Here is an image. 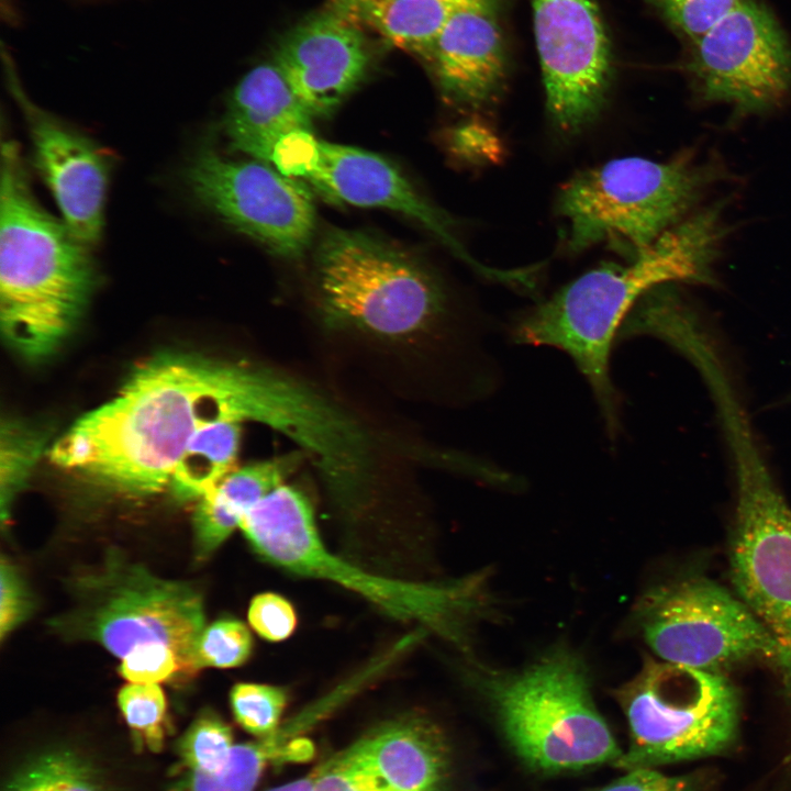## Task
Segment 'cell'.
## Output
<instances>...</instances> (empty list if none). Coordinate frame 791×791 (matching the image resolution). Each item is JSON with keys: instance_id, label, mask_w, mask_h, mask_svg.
I'll return each instance as SVG.
<instances>
[{"instance_id": "cell-40", "label": "cell", "mask_w": 791, "mask_h": 791, "mask_svg": "<svg viewBox=\"0 0 791 791\" xmlns=\"http://www.w3.org/2000/svg\"><path fill=\"white\" fill-rule=\"evenodd\" d=\"M380 1H388V0H369V1H367L366 3L361 4L360 7H363V5H365V4H368V3L380 2ZM360 7H358V8H360ZM358 8H357V9H358ZM357 9H356V10H357ZM356 10H355V11H356ZM355 11H354V12H355ZM354 12H353V13H354ZM353 13H352V14H353ZM352 14H350V15H352ZM350 15H349V16H350ZM349 16H348V18H349Z\"/></svg>"}, {"instance_id": "cell-4", "label": "cell", "mask_w": 791, "mask_h": 791, "mask_svg": "<svg viewBox=\"0 0 791 791\" xmlns=\"http://www.w3.org/2000/svg\"><path fill=\"white\" fill-rule=\"evenodd\" d=\"M239 528L272 565L348 589L388 615L421 624L461 648L469 622L488 608L483 572L446 582L410 581L378 575L334 554L319 534L310 501L289 484L263 498Z\"/></svg>"}, {"instance_id": "cell-24", "label": "cell", "mask_w": 791, "mask_h": 791, "mask_svg": "<svg viewBox=\"0 0 791 791\" xmlns=\"http://www.w3.org/2000/svg\"><path fill=\"white\" fill-rule=\"evenodd\" d=\"M308 726L302 716L253 743L234 745L225 766L215 773L188 770L169 791H253L265 767L275 758L296 756L288 739Z\"/></svg>"}, {"instance_id": "cell-5", "label": "cell", "mask_w": 791, "mask_h": 791, "mask_svg": "<svg viewBox=\"0 0 791 791\" xmlns=\"http://www.w3.org/2000/svg\"><path fill=\"white\" fill-rule=\"evenodd\" d=\"M723 176L716 163L693 151L667 161L622 157L583 170L557 197L565 246L579 253L605 243L633 259L684 220Z\"/></svg>"}, {"instance_id": "cell-22", "label": "cell", "mask_w": 791, "mask_h": 791, "mask_svg": "<svg viewBox=\"0 0 791 791\" xmlns=\"http://www.w3.org/2000/svg\"><path fill=\"white\" fill-rule=\"evenodd\" d=\"M470 0H388L365 4L349 19L365 22L390 44L425 59L449 19Z\"/></svg>"}, {"instance_id": "cell-10", "label": "cell", "mask_w": 791, "mask_h": 791, "mask_svg": "<svg viewBox=\"0 0 791 791\" xmlns=\"http://www.w3.org/2000/svg\"><path fill=\"white\" fill-rule=\"evenodd\" d=\"M631 743L625 770L723 755L737 739L740 700L724 673L649 660L617 692Z\"/></svg>"}, {"instance_id": "cell-27", "label": "cell", "mask_w": 791, "mask_h": 791, "mask_svg": "<svg viewBox=\"0 0 791 791\" xmlns=\"http://www.w3.org/2000/svg\"><path fill=\"white\" fill-rule=\"evenodd\" d=\"M1 442V510L4 522L14 494L26 480L44 439L32 427L18 421H7L2 422Z\"/></svg>"}, {"instance_id": "cell-19", "label": "cell", "mask_w": 791, "mask_h": 791, "mask_svg": "<svg viewBox=\"0 0 791 791\" xmlns=\"http://www.w3.org/2000/svg\"><path fill=\"white\" fill-rule=\"evenodd\" d=\"M298 130L312 131V116L276 64L263 63L246 73L232 90L223 118L230 145L270 164L276 143Z\"/></svg>"}, {"instance_id": "cell-26", "label": "cell", "mask_w": 791, "mask_h": 791, "mask_svg": "<svg viewBox=\"0 0 791 791\" xmlns=\"http://www.w3.org/2000/svg\"><path fill=\"white\" fill-rule=\"evenodd\" d=\"M231 727L213 712L201 713L178 743V754L190 771L215 773L233 749Z\"/></svg>"}, {"instance_id": "cell-12", "label": "cell", "mask_w": 791, "mask_h": 791, "mask_svg": "<svg viewBox=\"0 0 791 791\" xmlns=\"http://www.w3.org/2000/svg\"><path fill=\"white\" fill-rule=\"evenodd\" d=\"M683 69L698 100L759 114L791 92V45L762 1L740 0L688 44Z\"/></svg>"}, {"instance_id": "cell-30", "label": "cell", "mask_w": 791, "mask_h": 791, "mask_svg": "<svg viewBox=\"0 0 791 791\" xmlns=\"http://www.w3.org/2000/svg\"><path fill=\"white\" fill-rule=\"evenodd\" d=\"M119 708L129 726L149 747L158 749L164 737L167 702L158 683H129L118 694Z\"/></svg>"}, {"instance_id": "cell-35", "label": "cell", "mask_w": 791, "mask_h": 791, "mask_svg": "<svg viewBox=\"0 0 791 791\" xmlns=\"http://www.w3.org/2000/svg\"><path fill=\"white\" fill-rule=\"evenodd\" d=\"M703 773L667 776L655 768H634L600 791H712Z\"/></svg>"}, {"instance_id": "cell-1", "label": "cell", "mask_w": 791, "mask_h": 791, "mask_svg": "<svg viewBox=\"0 0 791 791\" xmlns=\"http://www.w3.org/2000/svg\"><path fill=\"white\" fill-rule=\"evenodd\" d=\"M286 398L278 370L194 354H157L131 372L116 397L81 416L49 457L122 493H155L169 486L202 426L218 421L275 426Z\"/></svg>"}, {"instance_id": "cell-16", "label": "cell", "mask_w": 791, "mask_h": 791, "mask_svg": "<svg viewBox=\"0 0 791 791\" xmlns=\"http://www.w3.org/2000/svg\"><path fill=\"white\" fill-rule=\"evenodd\" d=\"M308 180L332 201L385 208L412 218L487 278L506 283L515 278L513 270L493 269L472 259L453 234L449 220L377 154L321 141L319 166Z\"/></svg>"}, {"instance_id": "cell-32", "label": "cell", "mask_w": 791, "mask_h": 791, "mask_svg": "<svg viewBox=\"0 0 791 791\" xmlns=\"http://www.w3.org/2000/svg\"><path fill=\"white\" fill-rule=\"evenodd\" d=\"M120 675L130 683H159L185 675L176 653L165 645H146L121 659Z\"/></svg>"}, {"instance_id": "cell-36", "label": "cell", "mask_w": 791, "mask_h": 791, "mask_svg": "<svg viewBox=\"0 0 791 791\" xmlns=\"http://www.w3.org/2000/svg\"><path fill=\"white\" fill-rule=\"evenodd\" d=\"M313 791H393L376 776L349 760L344 753L314 773Z\"/></svg>"}, {"instance_id": "cell-11", "label": "cell", "mask_w": 791, "mask_h": 791, "mask_svg": "<svg viewBox=\"0 0 791 791\" xmlns=\"http://www.w3.org/2000/svg\"><path fill=\"white\" fill-rule=\"evenodd\" d=\"M643 636L660 660L712 672L755 659L780 673L781 650L736 594L703 576L650 589L637 605Z\"/></svg>"}, {"instance_id": "cell-39", "label": "cell", "mask_w": 791, "mask_h": 791, "mask_svg": "<svg viewBox=\"0 0 791 791\" xmlns=\"http://www.w3.org/2000/svg\"><path fill=\"white\" fill-rule=\"evenodd\" d=\"M314 773L312 776L289 782L268 791H313Z\"/></svg>"}, {"instance_id": "cell-13", "label": "cell", "mask_w": 791, "mask_h": 791, "mask_svg": "<svg viewBox=\"0 0 791 791\" xmlns=\"http://www.w3.org/2000/svg\"><path fill=\"white\" fill-rule=\"evenodd\" d=\"M186 181L202 205L272 254L297 259L311 245L312 196L271 164L230 159L208 146L189 164Z\"/></svg>"}, {"instance_id": "cell-14", "label": "cell", "mask_w": 791, "mask_h": 791, "mask_svg": "<svg viewBox=\"0 0 791 791\" xmlns=\"http://www.w3.org/2000/svg\"><path fill=\"white\" fill-rule=\"evenodd\" d=\"M549 116L577 133L602 110L612 75L610 42L594 0H531Z\"/></svg>"}, {"instance_id": "cell-18", "label": "cell", "mask_w": 791, "mask_h": 791, "mask_svg": "<svg viewBox=\"0 0 791 791\" xmlns=\"http://www.w3.org/2000/svg\"><path fill=\"white\" fill-rule=\"evenodd\" d=\"M504 0H470L446 23L426 60L443 98L479 109L499 94L506 71Z\"/></svg>"}, {"instance_id": "cell-29", "label": "cell", "mask_w": 791, "mask_h": 791, "mask_svg": "<svg viewBox=\"0 0 791 791\" xmlns=\"http://www.w3.org/2000/svg\"><path fill=\"white\" fill-rule=\"evenodd\" d=\"M230 703L235 720L244 729L265 737L278 729L287 695L275 686L241 682L232 688Z\"/></svg>"}, {"instance_id": "cell-20", "label": "cell", "mask_w": 791, "mask_h": 791, "mask_svg": "<svg viewBox=\"0 0 791 791\" xmlns=\"http://www.w3.org/2000/svg\"><path fill=\"white\" fill-rule=\"evenodd\" d=\"M343 753L393 791H438L446 770L444 739L421 718L388 723Z\"/></svg>"}, {"instance_id": "cell-15", "label": "cell", "mask_w": 791, "mask_h": 791, "mask_svg": "<svg viewBox=\"0 0 791 791\" xmlns=\"http://www.w3.org/2000/svg\"><path fill=\"white\" fill-rule=\"evenodd\" d=\"M369 60L357 22L327 9L290 30L274 63L310 115L325 118L360 83Z\"/></svg>"}, {"instance_id": "cell-6", "label": "cell", "mask_w": 791, "mask_h": 791, "mask_svg": "<svg viewBox=\"0 0 791 791\" xmlns=\"http://www.w3.org/2000/svg\"><path fill=\"white\" fill-rule=\"evenodd\" d=\"M324 323L387 342L431 334L446 312L437 278L415 257L374 234L332 229L314 258Z\"/></svg>"}, {"instance_id": "cell-3", "label": "cell", "mask_w": 791, "mask_h": 791, "mask_svg": "<svg viewBox=\"0 0 791 791\" xmlns=\"http://www.w3.org/2000/svg\"><path fill=\"white\" fill-rule=\"evenodd\" d=\"M89 247L40 205L16 144L3 143L0 324L22 357H48L76 326L97 285Z\"/></svg>"}, {"instance_id": "cell-23", "label": "cell", "mask_w": 791, "mask_h": 791, "mask_svg": "<svg viewBox=\"0 0 791 791\" xmlns=\"http://www.w3.org/2000/svg\"><path fill=\"white\" fill-rule=\"evenodd\" d=\"M241 441V423L218 421L202 426L178 460L169 486L182 500L201 498L233 471Z\"/></svg>"}, {"instance_id": "cell-28", "label": "cell", "mask_w": 791, "mask_h": 791, "mask_svg": "<svg viewBox=\"0 0 791 791\" xmlns=\"http://www.w3.org/2000/svg\"><path fill=\"white\" fill-rule=\"evenodd\" d=\"M253 650L249 630L239 620L222 617L201 632L193 650V668H233L244 664Z\"/></svg>"}, {"instance_id": "cell-2", "label": "cell", "mask_w": 791, "mask_h": 791, "mask_svg": "<svg viewBox=\"0 0 791 791\" xmlns=\"http://www.w3.org/2000/svg\"><path fill=\"white\" fill-rule=\"evenodd\" d=\"M723 203L704 208L666 231L625 265H603L515 317L517 344L552 346L568 354L587 379L610 438L620 431V397L610 355L620 330L649 290L677 281L711 283L712 265L727 232Z\"/></svg>"}, {"instance_id": "cell-8", "label": "cell", "mask_w": 791, "mask_h": 791, "mask_svg": "<svg viewBox=\"0 0 791 791\" xmlns=\"http://www.w3.org/2000/svg\"><path fill=\"white\" fill-rule=\"evenodd\" d=\"M720 425L735 479L729 575L735 593L778 644L780 677L791 702V506L759 447L746 412Z\"/></svg>"}, {"instance_id": "cell-17", "label": "cell", "mask_w": 791, "mask_h": 791, "mask_svg": "<svg viewBox=\"0 0 791 791\" xmlns=\"http://www.w3.org/2000/svg\"><path fill=\"white\" fill-rule=\"evenodd\" d=\"M34 161L68 229L85 244L101 237L111 164L87 136L27 107Z\"/></svg>"}, {"instance_id": "cell-21", "label": "cell", "mask_w": 791, "mask_h": 791, "mask_svg": "<svg viewBox=\"0 0 791 791\" xmlns=\"http://www.w3.org/2000/svg\"><path fill=\"white\" fill-rule=\"evenodd\" d=\"M301 456L292 453L234 469L203 494L192 517L198 558L212 554L263 498L285 483Z\"/></svg>"}, {"instance_id": "cell-7", "label": "cell", "mask_w": 791, "mask_h": 791, "mask_svg": "<svg viewBox=\"0 0 791 791\" xmlns=\"http://www.w3.org/2000/svg\"><path fill=\"white\" fill-rule=\"evenodd\" d=\"M470 677L530 765L555 771L621 758L592 700L587 670L570 650L552 651L517 672L477 667Z\"/></svg>"}, {"instance_id": "cell-25", "label": "cell", "mask_w": 791, "mask_h": 791, "mask_svg": "<svg viewBox=\"0 0 791 791\" xmlns=\"http://www.w3.org/2000/svg\"><path fill=\"white\" fill-rule=\"evenodd\" d=\"M4 791H102L96 776L70 751L46 753L21 768Z\"/></svg>"}, {"instance_id": "cell-34", "label": "cell", "mask_w": 791, "mask_h": 791, "mask_svg": "<svg viewBox=\"0 0 791 791\" xmlns=\"http://www.w3.org/2000/svg\"><path fill=\"white\" fill-rule=\"evenodd\" d=\"M248 622L260 637L269 642H281L296 630L297 613L282 595L265 592L252 600Z\"/></svg>"}, {"instance_id": "cell-33", "label": "cell", "mask_w": 791, "mask_h": 791, "mask_svg": "<svg viewBox=\"0 0 791 791\" xmlns=\"http://www.w3.org/2000/svg\"><path fill=\"white\" fill-rule=\"evenodd\" d=\"M320 143L310 130L290 132L276 143L270 164L287 177L308 180L319 166Z\"/></svg>"}, {"instance_id": "cell-38", "label": "cell", "mask_w": 791, "mask_h": 791, "mask_svg": "<svg viewBox=\"0 0 791 791\" xmlns=\"http://www.w3.org/2000/svg\"><path fill=\"white\" fill-rule=\"evenodd\" d=\"M369 0H330L328 10L349 16L358 7Z\"/></svg>"}, {"instance_id": "cell-37", "label": "cell", "mask_w": 791, "mask_h": 791, "mask_svg": "<svg viewBox=\"0 0 791 791\" xmlns=\"http://www.w3.org/2000/svg\"><path fill=\"white\" fill-rule=\"evenodd\" d=\"M1 602H0V636L10 634L30 615L33 601L16 568L2 558L1 560Z\"/></svg>"}, {"instance_id": "cell-31", "label": "cell", "mask_w": 791, "mask_h": 791, "mask_svg": "<svg viewBox=\"0 0 791 791\" xmlns=\"http://www.w3.org/2000/svg\"><path fill=\"white\" fill-rule=\"evenodd\" d=\"M688 44L708 32L740 0H647Z\"/></svg>"}, {"instance_id": "cell-9", "label": "cell", "mask_w": 791, "mask_h": 791, "mask_svg": "<svg viewBox=\"0 0 791 791\" xmlns=\"http://www.w3.org/2000/svg\"><path fill=\"white\" fill-rule=\"evenodd\" d=\"M71 591V609L54 622L59 632L96 642L121 659L142 646L165 645L186 676L196 673L193 650L205 614L190 583L163 579L113 550L79 576Z\"/></svg>"}]
</instances>
